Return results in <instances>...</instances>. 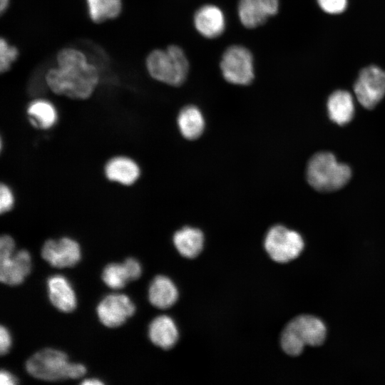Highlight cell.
Returning a JSON list of instances; mask_svg holds the SVG:
<instances>
[{"mask_svg": "<svg viewBox=\"0 0 385 385\" xmlns=\"http://www.w3.org/2000/svg\"><path fill=\"white\" fill-rule=\"evenodd\" d=\"M101 69L83 50L66 46L56 53L55 65L44 73L46 87L53 93L72 99L90 98L98 86Z\"/></svg>", "mask_w": 385, "mask_h": 385, "instance_id": "obj_1", "label": "cell"}, {"mask_svg": "<svg viewBox=\"0 0 385 385\" xmlns=\"http://www.w3.org/2000/svg\"><path fill=\"white\" fill-rule=\"evenodd\" d=\"M26 369L32 376L49 381L78 379L86 372L83 364L69 362L64 352L53 349L35 353L26 361Z\"/></svg>", "mask_w": 385, "mask_h": 385, "instance_id": "obj_2", "label": "cell"}, {"mask_svg": "<svg viewBox=\"0 0 385 385\" xmlns=\"http://www.w3.org/2000/svg\"><path fill=\"white\" fill-rule=\"evenodd\" d=\"M145 66L153 79L174 86L185 81L189 71L188 58L176 45L151 51L146 56Z\"/></svg>", "mask_w": 385, "mask_h": 385, "instance_id": "obj_3", "label": "cell"}, {"mask_svg": "<svg viewBox=\"0 0 385 385\" xmlns=\"http://www.w3.org/2000/svg\"><path fill=\"white\" fill-rule=\"evenodd\" d=\"M327 328L319 318L300 315L292 319L282 332L280 344L288 355L297 356L305 346H318L326 338Z\"/></svg>", "mask_w": 385, "mask_h": 385, "instance_id": "obj_4", "label": "cell"}, {"mask_svg": "<svg viewBox=\"0 0 385 385\" xmlns=\"http://www.w3.org/2000/svg\"><path fill=\"white\" fill-rule=\"evenodd\" d=\"M350 168L337 161L329 152L316 153L309 160L307 168V181L315 190L332 192L344 187L350 180Z\"/></svg>", "mask_w": 385, "mask_h": 385, "instance_id": "obj_5", "label": "cell"}, {"mask_svg": "<svg viewBox=\"0 0 385 385\" xmlns=\"http://www.w3.org/2000/svg\"><path fill=\"white\" fill-rule=\"evenodd\" d=\"M220 68L223 78L235 85H248L255 78L253 56L241 45L230 46L224 51Z\"/></svg>", "mask_w": 385, "mask_h": 385, "instance_id": "obj_6", "label": "cell"}, {"mask_svg": "<svg viewBox=\"0 0 385 385\" xmlns=\"http://www.w3.org/2000/svg\"><path fill=\"white\" fill-rule=\"evenodd\" d=\"M264 245L274 261L286 263L296 259L301 254L304 248V240L297 232L278 225L269 230Z\"/></svg>", "mask_w": 385, "mask_h": 385, "instance_id": "obj_7", "label": "cell"}, {"mask_svg": "<svg viewBox=\"0 0 385 385\" xmlns=\"http://www.w3.org/2000/svg\"><path fill=\"white\" fill-rule=\"evenodd\" d=\"M354 93L360 104L374 108L385 96V71L377 66L363 68L354 86Z\"/></svg>", "mask_w": 385, "mask_h": 385, "instance_id": "obj_8", "label": "cell"}, {"mask_svg": "<svg viewBox=\"0 0 385 385\" xmlns=\"http://www.w3.org/2000/svg\"><path fill=\"white\" fill-rule=\"evenodd\" d=\"M135 312V304L130 299L122 294H112L104 297L97 307L100 322L108 327H117L123 324Z\"/></svg>", "mask_w": 385, "mask_h": 385, "instance_id": "obj_9", "label": "cell"}, {"mask_svg": "<svg viewBox=\"0 0 385 385\" xmlns=\"http://www.w3.org/2000/svg\"><path fill=\"white\" fill-rule=\"evenodd\" d=\"M81 255L78 242L68 237L48 240L41 249L42 257L51 266L58 268L75 266L80 261Z\"/></svg>", "mask_w": 385, "mask_h": 385, "instance_id": "obj_10", "label": "cell"}, {"mask_svg": "<svg viewBox=\"0 0 385 385\" xmlns=\"http://www.w3.org/2000/svg\"><path fill=\"white\" fill-rule=\"evenodd\" d=\"M279 9V0H239L237 14L241 24L254 29L262 25Z\"/></svg>", "mask_w": 385, "mask_h": 385, "instance_id": "obj_11", "label": "cell"}, {"mask_svg": "<svg viewBox=\"0 0 385 385\" xmlns=\"http://www.w3.org/2000/svg\"><path fill=\"white\" fill-rule=\"evenodd\" d=\"M193 24L201 36L214 38L220 36L225 31L226 19L220 7L214 4H205L195 11Z\"/></svg>", "mask_w": 385, "mask_h": 385, "instance_id": "obj_12", "label": "cell"}, {"mask_svg": "<svg viewBox=\"0 0 385 385\" xmlns=\"http://www.w3.org/2000/svg\"><path fill=\"white\" fill-rule=\"evenodd\" d=\"M31 260L29 252L25 250L0 259L1 282L11 286L22 283L31 271Z\"/></svg>", "mask_w": 385, "mask_h": 385, "instance_id": "obj_13", "label": "cell"}, {"mask_svg": "<svg viewBox=\"0 0 385 385\" xmlns=\"http://www.w3.org/2000/svg\"><path fill=\"white\" fill-rule=\"evenodd\" d=\"M48 297L52 304L63 312H71L76 307L75 292L69 282L62 275H53L47 281Z\"/></svg>", "mask_w": 385, "mask_h": 385, "instance_id": "obj_14", "label": "cell"}, {"mask_svg": "<svg viewBox=\"0 0 385 385\" xmlns=\"http://www.w3.org/2000/svg\"><path fill=\"white\" fill-rule=\"evenodd\" d=\"M327 107L330 120L339 125L349 123L354 117V99L346 91L333 92L328 98Z\"/></svg>", "mask_w": 385, "mask_h": 385, "instance_id": "obj_15", "label": "cell"}, {"mask_svg": "<svg viewBox=\"0 0 385 385\" xmlns=\"http://www.w3.org/2000/svg\"><path fill=\"white\" fill-rule=\"evenodd\" d=\"M105 174L108 179L125 185L134 183L140 175V169L132 159L118 156L111 158L106 165Z\"/></svg>", "mask_w": 385, "mask_h": 385, "instance_id": "obj_16", "label": "cell"}, {"mask_svg": "<svg viewBox=\"0 0 385 385\" xmlns=\"http://www.w3.org/2000/svg\"><path fill=\"white\" fill-rule=\"evenodd\" d=\"M148 335L155 345L163 349H169L177 342L178 331L170 317L162 315L157 317L151 322Z\"/></svg>", "mask_w": 385, "mask_h": 385, "instance_id": "obj_17", "label": "cell"}, {"mask_svg": "<svg viewBox=\"0 0 385 385\" xmlns=\"http://www.w3.org/2000/svg\"><path fill=\"white\" fill-rule=\"evenodd\" d=\"M178 297V289L168 277L159 275L152 281L148 290V298L154 307L167 309L176 302Z\"/></svg>", "mask_w": 385, "mask_h": 385, "instance_id": "obj_18", "label": "cell"}, {"mask_svg": "<svg viewBox=\"0 0 385 385\" xmlns=\"http://www.w3.org/2000/svg\"><path fill=\"white\" fill-rule=\"evenodd\" d=\"M88 19L100 24L120 16L123 9V0H84Z\"/></svg>", "mask_w": 385, "mask_h": 385, "instance_id": "obj_19", "label": "cell"}, {"mask_svg": "<svg viewBox=\"0 0 385 385\" xmlns=\"http://www.w3.org/2000/svg\"><path fill=\"white\" fill-rule=\"evenodd\" d=\"M173 242L182 256L194 258L203 248L204 236L198 229L185 227L175 233Z\"/></svg>", "mask_w": 385, "mask_h": 385, "instance_id": "obj_20", "label": "cell"}, {"mask_svg": "<svg viewBox=\"0 0 385 385\" xmlns=\"http://www.w3.org/2000/svg\"><path fill=\"white\" fill-rule=\"evenodd\" d=\"M30 122L37 128L47 129L57 121L58 113L54 105L47 99L36 98L27 107Z\"/></svg>", "mask_w": 385, "mask_h": 385, "instance_id": "obj_21", "label": "cell"}, {"mask_svg": "<svg viewBox=\"0 0 385 385\" xmlns=\"http://www.w3.org/2000/svg\"><path fill=\"white\" fill-rule=\"evenodd\" d=\"M178 125L181 134L185 138L194 140L202 133L205 128V120L197 107L187 106L178 114Z\"/></svg>", "mask_w": 385, "mask_h": 385, "instance_id": "obj_22", "label": "cell"}, {"mask_svg": "<svg viewBox=\"0 0 385 385\" xmlns=\"http://www.w3.org/2000/svg\"><path fill=\"white\" fill-rule=\"evenodd\" d=\"M102 279L108 287L114 289H121L131 281L124 262L107 265L103 271Z\"/></svg>", "mask_w": 385, "mask_h": 385, "instance_id": "obj_23", "label": "cell"}, {"mask_svg": "<svg viewBox=\"0 0 385 385\" xmlns=\"http://www.w3.org/2000/svg\"><path fill=\"white\" fill-rule=\"evenodd\" d=\"M19 50L17 46L11 43L5 37L0 39V72L1 73L9 71L18 60Z\"/></svg>", "mask_w": 385, "mask_h": 385, "instance_id": "obj_24", "label": "cell"}, {"mask_svg": "<svg viewBox=\"0 0 385 385\" xmlns=\"http://www.w3.org/2000/svg\"><path fill=\"white\" fill-rule=\"evenodd\" d=\"M319 7L329 14L342 13L347 7L348 0H317Z\"/></svg>", "mask_w": 385, "mask_h": 385, "instance_id": "obj_25", "label": "cell"}, {"mask_svg": "<svg viewBox=\"0 0 385 385\" xmlns=\"http://www.w3.org/2000/svg\"><path fill=\"white\" fill-rule=\"evenodd\" d=\"M14 199L12 191L5 184L0 187V211L3 214L9 211L14 205Z\"/></svg>", "mask_w": 385, "mask_h": 385, "instance_id": "obj_26", "label": "cell"}, {"mask_svg": "<svg viewBox=\"0 0 385 385\" xmlns=\"http://www.w3.org/2000/svg\"><path fill=\"white\" fill-rule=\"evenodd\" d=\"M15 243L9 235H2L0 238V259L11 256L14 253Z\"/></svg>", "mask_w": 385, "mask_h": 385, "instance_id": "obj_27", "label": "cell"}, {"mask_svg": "<svg viewBox=\"0 0 385 385\" xmlns=\"http://www.w3.org/2000/svg\"><path fill=\"white\" fill-rule=\"evenodd\" d=\"M124 264L128 271L131 281L140 277L142 269L138 261L134 258L129 257L124 261Z\"/></svg>", "mask_w": 385, "mask_h": 385, "instance_id": "obj_28", "label": "cell"}, {"mask_svg": "<svg viewBox=\"0 0 385 385\" xmlns=\"http://www.w3.org/2000/svg\"><path fill=\"white\" fill-rule=\"evenodd\" d=\"M11 345V338L9 332L4 326L0 327V352L1 355L6 354Z\"/></svg>", "mask_w": 385, "mask_h": 385, "instance_id": "obj_29", "label": "cell"}, {"mask_svg": "<svg viewBox=\"0 0 385 385\" xmlns=\"http://www.w3.org/2000/svg\"><path fill=\"white\" fill-rule=\"evenodd\" d=\"M17 382V379L12 374L6 370L1 371L0 384L1 385H14Z\"/></svg>", "mask_w": 385, "mask_h": 385, "instance_id": "obj_30", "label": "cell"}, {"mask_svg": "<svg viewBox=\"0 0 385 385\" xmlns=\"http://www.w3.org/2000/svg\"><path fill=\"white\" fill-rule=\"evenodd\" d=\"M11 0H0L1 14H5L9 8Z\"/></svg>", "mask_w": 385, "mask_h": 385, "instance_id": "obj_31", "label": "cell"}, {"mask_svg": "<svg viewBox=\"0 0 385 385\" xmlns=\"http://www.w3.org/2000/svg\"><path fill=\"white\" fill-rule=\"evenodd\" d=\"M81 384H83V385H100V384H103V382L100 381L99 379H88L83 380L81 382Z\"/></svg>", "mask_w": 385, "mask_h": 385, "instance_id": "obj_32", "label": "cell"}]
</instances>
